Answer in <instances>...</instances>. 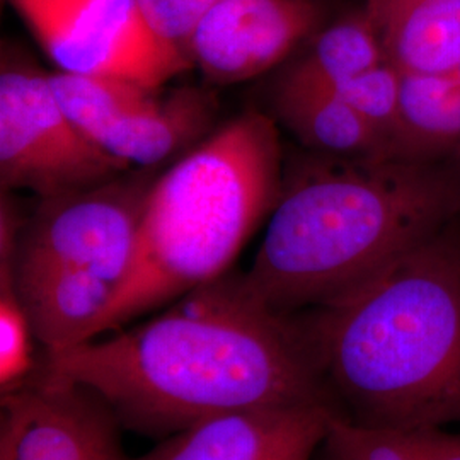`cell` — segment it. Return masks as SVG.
<instances>
[{
	"label": "cell",
	"mask_w": 460,
	"mask_h": 460,
	"mask_svg": "<svg viewBox=\"0 0 460 460\" xmlns=\"http://www.w3.org/2000/svg\"><path fill=\"white\" fill-rule=\"evenodd\" d=\"M404 74L385 60L346 83L329 87L346 99L387 142L395 155V142L401 123V98ZM324 87V85H323Z\"/></svg>",
	"instance_id": "e0dca14e"
},
{
	"label": "cell",
	"mask_w": 460,
	"mask_h": 460,
	"mask_svg": "<svg viewBox=\"0 0 460 460\" xmlns=\"http://www.w3.org/2000/svg\"><path fill=\"white\" fill-rule=\"evenodd\" d=\"M444 429L368 427L334 412L319 452L323 460H429Z\"/></svg>",
	"instance_id": "2e32d148"
},
{
	"label": "cell",
	"mask_w": 460,
	"mask_h": 460,
	"mask_svg": "<svg viewBox=\"0 0 460 460\" xmlns=\"http://www.w3.org/2000/svg\"><path fill=\"white\" fill-rule=\"evenodd\" d=\"M218 102L214 93L184 85L118 118L94 135L99 147L127 164L152 167L190 152L212 135Z\"/></svg>",
	"instance_id": "8fae6325"
},
{
	"label": "cell",
	"mask_w": 460,
	"mask_h": 460,
	"mask_svg": "<svg viewBox=\"0 0 460 460\" xmlns=\"http://www.w3.org/2000/svg\"><path fill=\"white\" fill-rule=\"evenodd\" d=\"M321 24L317 0H217L191 34L188 58L210 83H244L279 66Z\"/></svg>",
	"instance_id": "9c48e42d"
},
{
	"label": "cell",
	"mask_w": 460,
	"mask_h": 460,
	"mask_svg": "<svg viewBox=\"0 0 460 460\" xmlns=\"http://www.w3.org/2000/svg\"><path fill=\"white\" fill-rule=\"evenodd\" d=\"M142 14L165 45L188 58V45L199 19L217 0H137ZM191 64V62H190Z\"/></svg>",
	"instance_id": "d6986e66"
},
{
	"label": "cell",
	"mask_w": 460,
	"mask_h": 460,
	"mask_svg": "<svg viewBox=\"0 0 460 460\" xmlns=\"http://www.w3.org/2000/svg\"><path fill=\"white\" fill-rule=\"evenodd\" d=\"M49 77L64 111L91 140L104 127L147 104L161 93V87H148L118 75L53 70Z\"/></svg>",
	"instance_id": "9a60e30c"
},
{
	"label": "cell",
	"mask_w": 460,
	"mask_h": 460,
	"mask_svg": "<svg viewBox=\"0 0 460 460\" xmlns=\"http://www.w3.org/2000/svg\"><path fill=\"white\" fill-rule=\"evenodd\" d=\"M33 331L11 279L0 271V389L13 391L30 380L40 362Z\"/></svg>",
	"instance_id": "ac0fdd59"
},
{
	"label": "cell",
	"mask_w": 460,
	"mask_h": 460,
	"mask_svg": "<svg viewBox=\"0 0 460 460\" xmlns=\"http://www.w3.org/2000/svg\"><path fill=\"white\" fill-rule=\"evenodd\" d=\"M36 372L93 391L121 427L161 438L226 412L334 410L298 314L271 311L235 271L144 324L40 353Z\"/></svg>",
	"instance_id": "6da1fadb"
},
{
	"label": "cell",
	"mask_w": 460,
	"mask_h": 460,
	"mask_svg": "<svg viewBox=\"0 0 460 460\" xmlns=\"http://www.w3.org/2000/svg\"><path fill=\"white\" fill-rule=\"evenodd\" d=\"M296 314L338 414L460 425V217L355 294Z\"/></svg>",
	"instance_id": "3957f363"
},
{
	"label": "cell",
	"mask_w": 460,
	"mask_h": 460,
	"mask_svg": "<svg viewBox=\"0 0 460 460\" xmlns=\"http://www.w3.org/2000/svg\"><path fill=\"white\" fill-rule=\"evenodd\" d=\"M57 70L163 87L191 68L154 33L137 0H5Z\"/></svg>",
	"instance_id": "52a82bcc"
},
{
	"label": "cell",
	"mask_w": 460,
	"mask_h": 460,
	"mask_svg": "<svg viewBox=\"0 0 460 460\" xmlns=\"http://www.w3.org/2000/svg\"><path fill=\"white\" fill-rule=\"evenodd\" d=\"M385 57L402 74H431L460 62V0H367Z\"/></svg>",
	"instance_id": "7c38bea8"
},
{
	"label": "cell",
	"mask_w": 460,
	"mask_h": 460,
	"mask_svg": "<svg viewBox=\"0 0 460 460\" xmlns=\"http://www.w3.org/2000/svg\"><path fill=\"white\" fill-rule=\"evenodd\" d=\"M385 60L377 30L362 7L314 34L307 53L283 79L334 87Z\"/></svg>",
	"instance_id": "5bb4252c"
},
{
	"label": "cell",
	"mask_w": 460,
	"mask_h": 460,
	"mask_svg": "<svg viewBox=\"0 0 460 460\" xmlns=\"http://www.w3.org/2000/svg\"><path fill=\"white\" fill-rule=\"evenodd\" d=\"M334 412L328 404L226 412L167 437L140 460H313Z\"/></svg>",
	"instance_id": "30bf717a"
},
{
	"label": "cell",
	"mask_w": 460,
	"mask_h": 460,
	"mask_svg": "<svg viewBox=\"0 0 460 460\" xmlns=\"http://www.w3.org/2000/svg\"><path fill=\"white\" fill-rule=\"evenodd\" d=\"M70 119L53 93L49 72L19 47L0 57L2 193L60 197L130 171Z\"/></svg>",
	"instance_id": "8992f818"
},
{
	"label": "cell",
	"mask_w": 460,
	"mask_h": 460,
	"mask_svg": "<svg viewBox=\"0 0 460 460\" xmlns=\"http://www.w3.org/2000/svg\"><path fill=\"white\" fill-rule=\"evenodd\" d=\"M142 167L60 197L38 199L0 271L14 287L43 353L91 340L132 263L148 191Z\"/></svg>",
	"instance_id": "5b68a950"
},
{
	"label": "cell",
	"mask_w": 460,
	"mask_h": 460,
	"mask_svg": "<svg viewBox=\"0 0 460 460\" xmlns=\"http://www.w3.org/2000/svg\"><path fill=\"white\" fill-rule=\"evenodd\" d=\"M460 217V159L311 152L283 172L247 287L279 314L355 294Z\"/></svg>",
	"instance_id": "7a4b0ae2"
},
{
	"label": "cell",
	"mask_w": 460,
	"mask_h": 460,
	"mask_svg": "<svg viewBox=\"0 0 460 460\" xmlns=\"http://www.w3.org/2000/svg\"><path fill=\"white\" fill-rule=\"evenodd\" d=\"M119 428L93 391L34 372L2 393L0 460H140L127 456Z\"/></svg>",
	"instance_id": "ba28073f"
},
{
	"label": "cell",
	"mask_w": 460,
	"mask_h": 460,
	"mask_svg": "<svg viewBox=\"0 0 460 460\" xmlns=\"http://www.w3.org/2000/svg\"><path fill=\"white\" fill-rule=\"evenodd\" d=\"M275 111L281 125L315 154L345 159L394 157L376 128L329 87L281 79Z\"/></svg>",
	"instance_id": "4fadbf2b"
},
{
	"label": "cell",
	"mask_w": 460,
	"mask_h": 460,
	"mask_svg": "<svg viewBox=\"0 0 460 460\" xmlns=\"http://www.w3.org/2000/svg\"><path fill=\"white\" fill-rule=\"evenodd\" d=\"M283 172L275 119L247 110L159 174L127 277L91 340L229 273L275 208Z\"/></svg>",
	"instance_id": "277c9868"
},
{
	"label": "cell",
	"mask_w": 460,
	"mask_h": 460,
	"mask_svg": "<svg viewBox=\"0 0 460 460\" xmlns=\"http://www.w3.org/2000/svg\"><path fill=\"white\" fill-rule=\"evenodd\" d=\"M429 460H460V433L444 429Z\"/></svg>",
	"instance_id": "ffe728a7"
}]
</instances>
